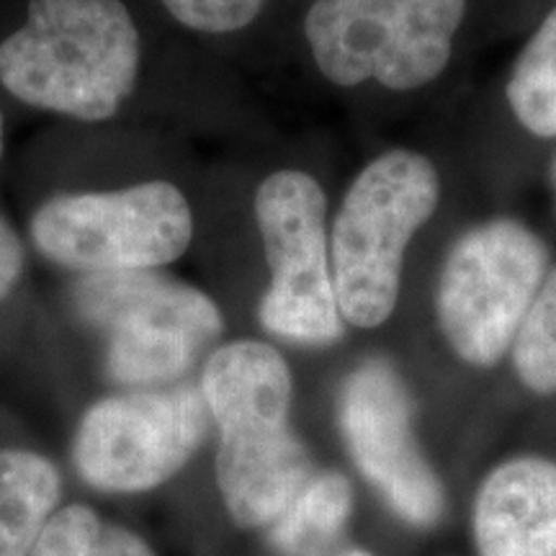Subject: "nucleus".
<instances>
[{
  "mask_svg": "<svg viewBox=\"0 0 556 556\" xmlns=\"http://www.w3.org/2000/svg\"><path fill=\"white\" fill-rule=\"evenodd\" d=\"M199 387L219 433L217 486L227 516L248 531H266L317 475L291 428L287 358L261 340H235L206 358Z\"/></svg>",
  "mask_w": 556,
  "mask_h": 556,
  "instance_id": "obj_1",
  "label": "nucleus"
},
{
  "mask_svg": "<svg viewBox=\"0 0 556 556\" xmlns=\"http://www.w3.org/2000/svg\"><path fill=\"white\" fill-rule=\"evenodd\" d=\"M139 34L122 0H29L0 45V83L29 106L83 122L114 116L137 83Z\"/></svg>",
  "mask_w": 556,
  "mask_h": 556,
  "instance_id": "obj_2",
  "label": "nucleus"
},
{
  "mask_svg": "<svg viewBox=\"0 0 556 556\" xmlns=\"http://www.w3.org/2000/svg\"><path fill=\"white\" fill-rule=\"evenodd\" d=\"M438 197V170L413 150L384 152L353 180L330 238L332 287L348 325L371 330L392 317L405 250Z\"/></svg>",
  "mask_w": 556,
  "mask_h": 556,
  "instance_id": "obj_3",
  "label": "nucleus"
},
{
  "mask_svg": "<svg viewBox=\"0 0 556 556\" xmlns=\"http://www.w3.org/2000/svg\"><path fill=\"white\" fill-rule=\"evenodd\" d=\"M75 309L106 338V374L124 387L184 379L225 328L212 296L150 270L80 278Z\"/></svg>",
  "mask_w": 556,
  "mask_h": 556,
  "instance_id": "obj_4",
  "label": "nucleus"
},
{
  "mask_svg": "<svg viewBox=\"0 0 556 556\" xmlns=\"http://www.w3.org/2000/svg\"><path fill=\"white\" fill-rule=\"evenodd\" d=\"M546 263L539 235L513 219L484 222L454 242L438 278L435 315L464 364L492 368L510 353Z\"/></svg>",
  "mask_w": 556,
  "mask_h": 556,
  "instance_id": "obj_5",
  "label": "nucleus"
},
{
  "mask_svg": "<svg viewBox=\"0 0 556 556\" xmlns=\"http://www.w3.org/2000/svg\"><path fill=\"white\" fill-rule=\"evenodd\" d=\"M467 0H317L304 31L336 86L415 90L448 65Z\"/></svg>",
  "mask_w": 556,
  "mask_h": 556,
  "instance_id": "obj_6",
  "label": "nucleus"
},
{
  "mask_svg": "<svg viewBox=\"0 0 556 556\" xmlns=\"http://www.w3.org/2000/svg\"><path fill=\"white\" fill-rule=\"evenodd\" d=\"M191 235L189 201L165 180L58 197L31 222V238L47 258L88 276L165 266L186 253Z\"/></svg>",
  "mask_w": 556,
  "mask_h": 556,
  "instance_id": "obj_7",
  "label": "nucleus"
},
{
  "mask_svg": "<svg viewBox=\"0 0 556 556\" xmlns=\"http://www.w3.org/2000/svg\"><path fill=\"white\" fill-rule=\"evenodd\" d=\"M212 426L197 384L139 389L96 402L73 441L80 479L111 495H137L178 475Z\"/></svg>",
  "mask_w": 556,
  "mask_h": 556,
  "instance_id": "obj_8",
  "label": "nucleus"
},
{
  "mask_svg": "<svg viewBox=\"0 0 556 556\" xmlns=\"http://www.w3.org/2000/svg\"><path fill=\"white\" fill-rule=\"evenodd\" d=\"M325 193L302 170H278L255 193V222L270 268L261 323L278 338L328 345L343 338L325 232Z\"/></svg>",
  "mask_w": 556,
  "mask_h": 556,
  "instance_id": "obj_9",
  "label": "nucleus"
},
{
  "mask_svg": "<svg viewBox=\"0 0 556 556\" xmlns=\"http://www.w3.org/2000/svg\"><path fill=\"white\" fill-rule=\"evenodd\" d=\"M338 422L353 467L402 523H441L446 486L417 441L415 402L397 368L384 358L353 368L338 394Z\"/></svg>",
  "mask_w": 556,
  "mask_h": 556,
  "instance_id": "obj_10",
  "label": "nucleus"
},
{
  "mask_svg": "<svg viewBox=\"0 0 556 556\" xmlns=\"http://www.w3.org/2000/svg\"><path fill=\"white\" fill-rule=\"evenodd\" d=\"M477 556H556V462L520 454L492 467L469 510Z\"/></svg>",
  "mask_w": 556,
  "mask_h": 556,
  "instance_id": "obj_11",
  "label": "nucleus"
},
{
  "mask_svg": "<svg viewBox=\"0 0 556 556\" xmlns=\"http://www.w3.org/2000/svg\"><path fill=\"white\" fill-rule=\"evenodd\" d=\"M62 477L50 458L31 451H0V556H26L52 513Z\"/></svg>",
  "mask_w": 556,
  "mask_h": 556,
  "instance_id": "obj_12",
  "label": "nucleus"
},
{
  "mask_svg": "<svg viewBox=\"0 0 556 556\" xmlns=\"http://www.w3.org/2000/svg\"><path fill=\"white\" fill-rule=\"evenodd\" d=\"M356 492L343 471L317 469L283 516L266 528L268 544L281 556L332 552L353 518Z\"/></svg>",
  "mask_w": 556,
  "mask_h": 556,
  "instance_id": "obj_13",
  "label": "nucleus"
},
{
  "mask_svg": "<svg viewBox=\"0 0 556 556\" xmlns=\"http://www.w3.org/2000/svg\"><path fill=\"white\" fill-rule=\"evenodd\" d=\"M507 103L531 135L556 137V9L516 60Z\"/></svg>",
  "mask_w": 556,
  "mask_h": 556,
  "instance_id": "obj_14",
  "label": "nucleus"
},
{
  "mask_svg": "<svg viewBox=\"0 0 556 556\" xmlns=\"http://www.w3.org/2000/svg\"><path fill=\"white\" fill-rule=\"evenodd\" d=\"M26 556H157L135 531L103 520L93 507L67 505L52 513Z\"/></svg>",
  "mask_w": 556,
  "mask_h": 556,
  "instance_id": "obj_15",
  "label": "nucleus"
},
{
  "mask_svg": "<svg viewBox=\"0 0 556 556\" xmlns=\"http://www.w3.org/2000/svg\"><path fill=\"white\" fill-rule=\"evenodd\" d=\"M513 371L528 392L556 394V268L544 278L510 348Z\"/></svg>",
  "mask_w": 556,
  "mask_h": 556,
  "instance_id": "obj_16",
  "label": "nucleus"
},
{
  "mask_svg": "<svg viewBox=\"0 0 556 556\" xmlns=\"http://www.w3.org/2000/svg\"><path fill=\"white\" fill-rule=\"evenodd\" d=\"M173 18L206 34H227L248 26L266 0H163Z\"/></svg>",
  "mask_w": 556,
  "mask_h": 556,
  "instance_id": "obj_17",
  "label": "nucleus"
},
{
  "mask_svg": "<svg viewBox=\"0 0 556 556\" xmlns=\"http://www.w3.org/2000/svg\"><path fill=\"white\" fill-rule=\"evenodd\" d=\"M21 268H24V250L9 222L0 217V299L9 296L16 287Z\"/></svg>",
  "mask_w": 556,
  "mask_h": 556,
  "instance_id": "obj_18",
  "label": "nucleus"
},
{
  "mask_svg": "<svg viewBox=\"0 0 556 556\" xmlns=\"http://www.w3.org/2000/svg\"><path fill=\"white\" fill-rule=\"evenodd\" d=\"M317 556H377V554H374L371 548H364V546H340V548H332V552H325Z\"/></svg>",
  "mask_w": 556,
  "mask_h": 556,
  "instance_id": "obj_19",
  "label": "nucleus"
},
{
  "mask_svg": "<svg viewBox=\"0 0 556 556\" xmlns=\"http://www.w3.org/2000/svg\"><path fill=\"white\" fill-rule=\"evenodd\" d=\"M552 186H554V197H556V155L552 160Z\"/></svg>",
  "mask_w": 556,
  "mask_h": 556,
  "instance_id": "obj_20",
  "label": "nucleus"
},
{
  "mask_svg": "<svg viewBox=\"0 0 556 556\" xmlns=\"http://www.w3.org/2000/svg\"><path fill=\"white\" fill-rule=\"evenodd\" d=\"M0 155H3V116H0Z\"/></svg>",
  "mask_w": 556,
  "mask_h": 556,
  "instance_id": "obj_21",
  "label": "nucleus"
}]
</instances>
